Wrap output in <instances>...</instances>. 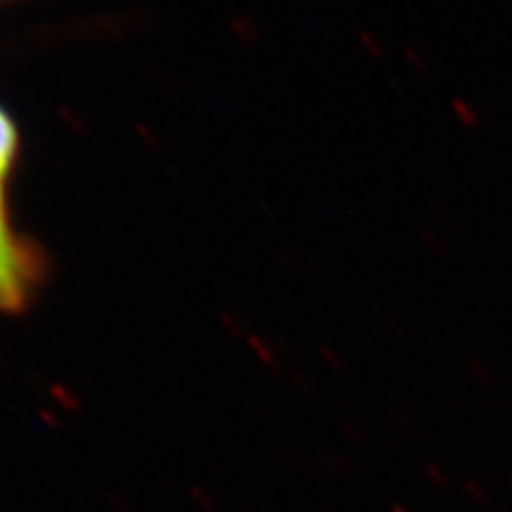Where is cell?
I'll list each match as a JSON object with an SVG mask.
<instances>
[{"instance_id": "cell-1", "label": "cell", "mask_w": 512, "mask_h": 512, "mask_svg": "<svg viewBox=\"0 0 512 512\" xmlns=\"http://www.w3.org/2000/svg\"><path fill=\"white\" fill-rule=\"evenodd\" d=\"M22 263L18 248L13 246L3 222V205H0V308L18 310L24 301Z\"/></svg>"}, {"instance_id": "cell-2", "label": "cell", "mask_w": 512, "mask_h": 512, "mask_svg": "<svg viewBox=\"0 0 512 512\" xmlns=\"http://www.w3.org/2000/svg\"><path fill=\"white\" fill-rule=\"evenodd\" d=\"M15 141H18V137H15V128L5 111H0V180H3V175L15 154Z\"/></svg>"}, {"instance_id": "cell-3", "label": "cell", "mask_w": 512, "mask_h": 512, "mask_svg": "<svg viewBox=\"0 0 512 512\" xmlns=\"http://www.w3.org/2000/svg\"><path fill=\"white\" fill-rule=\"evenodd\" d=\"M451 111L455 120L463 126L468 128V131H476L480 126V114L476 111V107L468 101V99H461V96H455L451 101Z\"/></svg>"}, {"instance_id": "cell-4", "label": "cell", "mask_w": 512, "mask_h": 512, "mask_svg": "<svg viewBox=\"0 0 512 512\" xmlns=\"http://www.w3.org/2000/svg\"><path fill=\"white\" fill-rule=\"evenodd\" d=\"M468 370H470V374L476 378V380H480V382H489V370H487V365L483 363V359H470V363H468Z\"/></svg>"}, {"instance_id": "cell-5", "label": "cell", "mask_w": 512, "mask_h": 512, "mask_svg": "<svg viewBox=\"0 0 512 512\" xmlns=\"http://www.w3.org/2000/svg\"><path fill=\"white\" fill-rule=\"evenodd\" d=\"M406 56H408V60H412V64H414V69L416 71H421V73H429V60H425L423 56H421V52L416 50V47H408L406 50Z\"/></svg>"}, {"instance_id": "cell-6", "label": "cell", "mask_w": 512, "mask_h": 512, "mask_svg": "<svg viewBox=\"0 0 512 512\" xmlns=\"http://www.w3.org/2000/svg\"><path fill=\"white\" fill-rule=\"evenodd\" d=\"M425 246H427V252H431V254H442L444 252V246L440 242V237L434 231H427L425 233Z\"/></svg>"}, {"instance_id": "cell-7", "label": "cell", "mask_w": 512, "mask_h": 512, "mask_svg": "<svg viewBox=\"0 0 512 512\" xmlns=\"http://www.w3.org/2000/svg\"><path fill=\"white\" fill-rule=\"evenodd\" d=\"M466 489H468V493H472V498H474L476 502L483 504V502L487 500V498H485V495H487V493H485V489H483V487H478V489H476V485L472 483V480H468V483H466Z\"/></svg>"}, {"instance_id": "cell-8", "label": "cell", "mask_w": 512, "mask_h": 512, "mask_svg": "<svg viewBox=\"0 0 512 512\" xmlns=\"http://www.w3.org/2000/svg\"><path fill=\"white\" fill-rule=\"evenodd\" d=\"M427 474H429V476H434L431 480H434V483H438L440 487H444V485H446V478H442V472L434 466V463H427Z\"/></svg>"}, {"instance_id": "cell-9", "label": "cell", "mask_w": 512, "mask_h": 512, "mask_svg": "<svg viewBox=\"0 0 512 512\" xmlns=\"http://www.w3.org/2000/svg\"><path fill=\"white\" fill-rule=\"evenodd\" d=\"M510 487H512V483H510Z\"/></svg>"}]
</instances>
